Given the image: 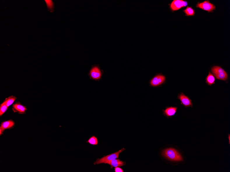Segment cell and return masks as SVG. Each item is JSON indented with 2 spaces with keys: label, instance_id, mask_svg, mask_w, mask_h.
<instances>
[{
  "label": "cell",
  "instance_id": "cell-17",
  "mask_svg": "<svg viewBox=\"0 0 230 172\" xmlns=\"http://www.w3.org/2000/svg\"><path fill=\"white\" fill-rule=\"evenodd\" d=\"M47 5L48 9V10L50 11L51 12H53L54 11V4L52 1H45Z\"/></svg>",
  "mask_w": 230,
  "mask_h": 172
},
{
  "label": "cell",
  "instance_id": "cell-9",
  "mask_svg": "<svg viewBox=\"0 0 230 172\" xmlns=\"http://www.w3.org/2000/svg\"><path fill=\"white\" fill-rule=\"evenodd\" d=\"M13 110L14 112L23 114L25 113L27 109L25 106L21 104L20 103H17L13 105Z\"/></svg>",
  "mask_w": 230,
  "mask_h": 172
},
{
  "label": "cell",
  "instance_id": "cell-11",
  "mask_svg": "<svg viewBox=\"0 0 230 172\" xmlns=\"http://www.w3.org/2000/svg\"><path fill=\"white\" fill-rule=\"evenodd\" d=\"M108 164L111 166V169L113 167H121L125 165V162L119 159H115L108 162Z\"/></svg>",
  "mask_w": 230,
  "mask_h": 172
},
{
  "label": "cell",
  "instance_id": "cell-14",
  "mask_svg": "<svg viewBox=\"0 0 230 172\" xmlns=\"http://www.w3.org/2000/svg\"><path fill=\"white\" fill-rule=\"evenodd\" d=\"M215 78L213 75L210 72H209V74L206 79V82L209 85H211L215 83Z\"/></svg>",
  "mask_w": 230,
  "mask_h": 172
},
{
  "label": "cell",
  "instance_id": "cell-15",
  "mask_svg": "<svg viewBox=\"0 0 230 172\" xmlns=\"http://www.w3.org/2000/svg\"><path fill=\"white\" fill-rule=\"evenodd\" d=\"M86 142L91 145H96L98 144V141L97 138L94 136H93L89 139Z\"/></svg>",
  "mask_w": 230,
  "mask_h": 172
},
{
  "label": "cell",
  "instance_id": "cell-4",
  "mask_svg": "<svg viewBox=\"0 0 230 172\" xmlns=\"http://www.w3.org/2000/svg\"><path fill=\"white\" fill-rule=\"evenodd\" d=\"M90 78L94 80H99L101 78L102 72L98 65L92 66L89 72Z\"/></svg>",
  "mask_w": 230,
  "mask_h": 172
},
{
  "label": "cell",
  "instance_id": "cell-20",
  "mask_svg": "<svg viewBox=\"0 0 230 172\" xmlns=\"http://www.w3.org/2000/svg\"><path fill=\"white\" fill-rule=\"evenodd\" d=\"M3 131H2V130L0 129V133H1V135H2V134H3Z\"/></svg>",
  "mask_w": 230,
  "mask_h": 172
},
{
  "label": "cell",
  "instance_id": "cell-19",
  "mask_svg": "<svg viewBox=\"0 0 230 172\" xmlns=\"http://www.w3.org/2000/svg\"><path fill=\"white\" fill-rule=\"evenodd\" d=\"M115 172H123V170L121 168L119 167H115Z\"/></svg>",
  "mask_w": 230,
  "mask_h": 172
},
{
  "label": "cell",
  "instance_id": "cell-13",
  "mask_svg": "<svg viewBox=\"0 0 230 172\" xmlns=\"http://www.w3.org/2000/svg\"><path fill=\"white\" fill-rule=\"evenodd\" d=\"M16 99V97H15V96H11L6 98L3 102V103H4L8 107H9V106L12 105L14 103V102Z\"/></svg>",
  "mask_w": 230,
  "mask_h": 172
},
{
  "label": "cell",
  "instance_id": "cell-16",
  "mask_svg": "<svg viewBox=\"0 0 230 172\" xmlns=\"http://www.w3.org/2000/svg\"><path fill=\"white\" fill-rule=\"evenodd\" d=\"M184 12L185 13L186 15L188 16H193L195 14V11L193 8L191 7H187Z\"/></svg>",
  "mask_w": 230,
  "mask_h": 172
},
{
  "label": "cell",
  "instance_id": "cell-6",
  "mask_svg": "<svg viewBox=\"0 0 230 172\" xmlns=\"http://www.w3.org/2000/svg\"><path fill=\"white\" fill-rule=\"evenodd\" d=\"M187 5V3L186 1L182 0H174L171 3L170 8L172 10L176 11Z\"/></svg>",
  "mask_w": 230,
  "mask_h": 172
},
{
  "label": "cell",
  "instance_id": "cell-10",
  "mask_svg": "<svg viewBox=\"0 0 230 172\" xmlns=\"http://www.w3.org/2000/svg\"><path fill=\"white\" fill-rule=\"evenodd\" d=\"M14 125V122L12 120L6 121L2 123L1 127H0V129L3 131L5 130L9 129V128H13Z\"/></svg>",
  "mask_w": 230,
  "mask_h": 172
},
{
  "label": "cell",
  "instance_id": "cell-5",
  "mask_svg": "<svg viewBox=\"0 0 230 172\" xmlns=\"http://www.w3.org/2000/svg\"><path fill=\"white\" fill-rule=\"evenodd\" d=\"M196 7L209 12H212L216 8L215 6L211 3L209 1H205L202 3H198L197 4Z\"/></svg>",
  "mask_w": 230,
  "mask_h": 172
},
{
  "label": "cell",
  "instance_id": "cell-12",
  "mask_svg": "<svg viewBox=\"0 0 230 172\" xmlns=\"http://www.w3.org/2000/svg\"><path fill=\"white\" fill-rule=\"evenodd\" d=\"M177 109L176 107H167L164 111V114L167 117L173 116L176 112Z\"/></svg>",
  "mask_w": 230,
  "mask_h": 172
},
{
  "label": "cell",
  "instance_id": "cell-1",
  "mask_svg": "<svg viewBox=\"0 0 230 172\" xmlns=\"http://www.w3.org/2000/svg\"><path fill=\"white\" fill-rule=\"evenodd\" d=\"M162 155L167 159L173 161H181L183 158L178 152L175 149L168 148L163 150Z\"/></svg>",
  "mask_w": 230,
  "mask_h": 172
},
{
  "label": "cell",
  "instance_id": "cell-8",
  "mask_svg": "<svg viewBox=\"0 0 230 172\" xmlns=\"http://www.w3.org/2000/svg\"><path fill=\"white\" fill-rule=\"evenodd\" d=\"M178 99H180L183 104L186 107L192 106L191 100L187 96H185L183 93H181L178 96Z\"/></svg>",
  "mask_w": 230,
  "mask_h": 172
},
{
  "label": "cell",
  "instance_id": "cell-21",
  "mask_svg": "<svg viewBox=\"0 0 230 172\" xmlns=\"http://www.w3.org/2000/svg\"><path fill=\"white\" fill-rule=\"evenodd\" d=\"M229 143H230V135H229Z\"/></svg>",
  "mask_w": 230,
  "mask_h": 172
},
{
  "label": "cell",
  "instance_id": "cell-7",
  "mask_svg": "<svg viewBox=\"0 0 230 172\" xmlns=\"http://www.w3.org/2000/svg\"><path fill=\"white\" fill-rule=\"evenodd\" d=\"M165 79V77L163 75H157L152 79L150 84L152 86H158L164 82Z\"/></svg>",
  "mask_w": 230,
  "mask_h": 172
},
{
  "label": "cell",
  "instance_id": "cell-3",
  "mask_svg": "<svg viewBox=\"0 0 230 172\" xmlns=\"http://www.w3.org/2000/svg\"><path fill=\"white\" fill-rule=\"evenodd\" d=\"M211 71L217 79L223 80L227 79V73L221 67L215 66L212 68Z\"/></svg>",
  "mask_w": 230,
  "mask_h": 172
},
{
  "label": "cell",
  "instance_id": "cell-2",
  "mask_svg": "<svg viewBox=\"0 0 230 172\" xmlns=\"http://www.w3.org/2000/svg\"><path fill=\"white\" fill-rule=\"evenodd\" d=\"M124 150H125V149L122 148L117 152L108 155L107 156H104L103 157L101 158L97 159L96 161L94 162V165H99V164H107L108 162L118 158L119 154Z\"/></svg>",
  "mask_w": 230,
  "mask_h": 172
},
{
  "label": "cell",
  "instance_id": "cell-18",
  "mask_svg": "<svg viewBox=\"0 0 230 172\" xmlns=\"http://www.w3.org/2000/svg\"><path fill=\"white\" fill-rule=\"evenodd\" d=\"M8 107L4 103H3L1 104V106H0V116H1L6 112V111L8 109Z\"/></svg>",
  "mask_w": 230,
  "mask_h": 172
}]
</instances>
